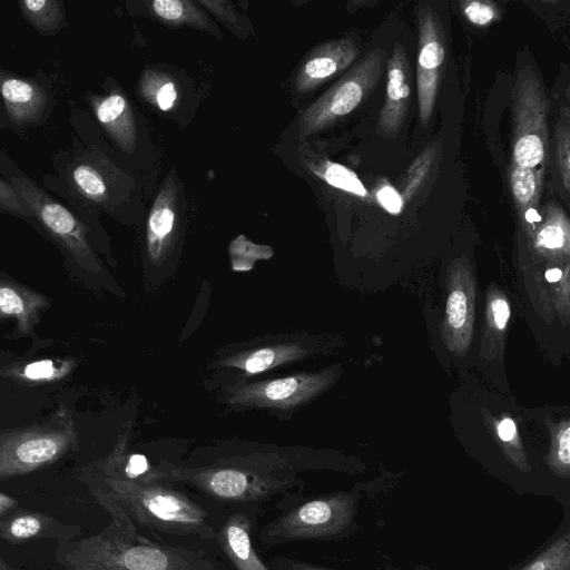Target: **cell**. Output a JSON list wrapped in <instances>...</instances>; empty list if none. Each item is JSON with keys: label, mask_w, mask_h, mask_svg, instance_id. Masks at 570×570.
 <instances>
[{"label": "cell", "mask_w": 570, "mask_h": 570, "mask_svg": "<svg viewBox=\"0 0 570 570\" xmlns=\"http://www.w3.org/2000/svg\"><path fill=\"white\" fill-rule=\"evenodd\" d=\"M386 71V95L377 128L382 136L394 137L404 124L411 96V69L405 49L399 42L393 48Z\"/></svg>", "instance_id": "12"}, {"label": "cell", "mask_w": 570, "mask_h": 570, "mask_svg": "<svg viewBox=\"0 0 570 570\" xmlns=\"http://www.w3.org/2000/svg\"><path fill=\"white\" fill-rule=\"evenodd\" d=\"M521 570H570V535L554 539L529 564Z\"/></svg>", "instance_id": "24"}, {"label": "cell", "mask_w": 570, "mask_h": 570, "mask_svg": "<svg viewBox=\"0 0 570 570\" xmlns=\"http://www.w3.org/2000/svg\"><path fill=\"white\" fill-rule=\"evenodd\" d=\"M445 58V39L439 17L430 8L419 13L416 85L420 121L426 126L432 116Z\"/></svg>", "instance_id": "9"}, {"label": "cell", "mask_w": 570, "mask_h": 570, "mask_svg": "<svg viewBox=\"0 0 570 570\" xmlns=\"http://www.w3.org/2000/svg\"><path fill=\"white\" fill-rule=\"evenodd\" d=\"M56 559L66 570H217L189 549L141 534L129 538L111 523L98 534L62 543Z\"/></svg>", "instance_id": "2"}, {"label": "cell", "mask_w": 570, "mask_h": 570, "mask_svg": "<svg viewBox=\"0 0 570 570\" xmlns=\"http://www.w3.org/2000/svg\"><path fill=\"white\" fill-rule=\"evenodd\" d=\"M547 209V222L538 233L537 242L548 249H558L563 247L567 240V218L562 208L557 205H550Z\"/></svg>", "instance_id": "27"}, {"label": "cell", "mask_w": 570, "mask_h": 570, "mask_svg": "<svg viewBox=\"0 0 570 570\" xmlns=\"http://www.w3.org/2000/svg\"><path fill=\"white\" fill-rule=\"evenodd\" d=\"M16 505V500L0 492V514L12 509Z\"/></svg>", "instance_id": "40"}, {"label": "cell", "mask_w": 570, "mask_h": 570, "mask_svg": "<svg viewBox=\"0 0 570 570\" xmlns=\"http://www.w3.org/2000/svg\"><path fill=\"white\" fill-rule=\"evenodd\" d=\"M561 276H562V272L559 268L549 269L546 273V278L550 283H554V282L559 281L561 278Z\"/></svg>", "instance_id": "42"}, {"label": "cell", "mask_w": 570, "mask_h": 570, "mask_svg": "<svg viewBox=\"0 0 570 570\" xmlns=\"http://www.w3.org/2000/svg\"><path fill=\"white\" fill-rule=\"evenodd\" d=\"M385 52L371 50L346 75L302 114L298 121V135L304 139L312 136L337 119L348 115L367 98L375 88L382 71Z\"/></svg>", "instance_id": "7"}, {"label": "cell", "mask_w": 570, "mask_h": 570, "mask_svg": "<svg viewBox=\"0 0 570 570\" xmlns=\"http://www.w3.org/2000/svg\"><path fill=\"white\" fill-rule=\"evenodd\" d=\"M77 449L72 413L60 405L41 424L0 431V480L52 464Z\"/></svg>", "instance_id": "4"}, {"label": "cell", "mask_w": 570, "mask_h": 570, "mask_svg": "<svg viewBox=\"0 0 570 570\" xmlns=\"http://www.w3.org/2000/svg\"><path fill=\"white\" fill-rule=\"evenodd\" d=\"M449 323L454 328L463 326L466 316V297L461 291H453L446 304Z\"/></svg>", "instance_id": "33"}, {"label": "cell", "mask_w": 570, "mask_h": 570, "mask_svg": "<svg viewBox=\"0 0 570 570\" xmlns=\"http://www.w3.org/2000/svg\"><path fill=\"white\" fill-rule=\"evenodd\" d=\"M141 92L144 97L156 105L160 110H170L177 99L175 83L155 72L146 73L141 80Z\"/></svg>", "instance_id": "26"}, {"label": "cell", "mask_w": 570, "mask_h": 570, "mask_svg": "<svg viewBox=\"0 0 570 570\" xmlns=\"http://www.w3.org/2000/svg\"><path fill=\"white\" fill-rule=\"evenodd\" d=\"M0 570H13L10 566H8L3 559L0 558Z\"/></svg>", "instance_id": "43"}, {"label": "cell", "mask_w": 570, "mask_h": 570, "mask_svg": "<svg viewBox=\"0 0 570 570\" xmlns=\"http://www.w3.org/2000/svg\"><path fill=\"white\" fill-rule=\"evenodd\" d=\"M305 351L294 344H276L232 355L223 365L257 374L281 364L301 358Z\"/></svg>", "instance_id": "18"}, {"label": "cell", "mask_w": 570, "mask_h": 570, "mask_svg": "<svg viewBox=\"0 0 570 570\" xmlns=\"http://www.w3.org/2000/svg\"><path fill=\"white\" fill-rule=\"evenodd\" d=\"M493 321L499 330H503L510 316L508 303L502 298H495L491 303Z\"/></svg>", "instance_id": "37"}, {"label": "cell", "mask_w": 570, "mask_h": 570, "mask_svg": "<svg viewBox=\"0 0 570 570\" xmlns=\"http://www.w3.org/2000/svg\"><path fill=\"white\" fill-rule=\"evenodd\" d=\"M558 472L560 476L568 473L570 464V428H567L559 438L557 448Z\"/></svg>", "instance_id": "35"}, {"label": "cell", "mask_w": 570, "mask_h": 570, "mask_svg": "<svg viewBox=\"0 0 570 570\" xmlns=\"http://www.w3.org/2000/svg\"><path fill=\"white\" fill-rule=\"evenodd\" d=\"M376 199L386 212L393 215L400 214L404 206L401 194L390 185H383L377 189Z\"/></svg>", "instance_id": "34"}, {"label": "cell", "mask_w": 570, "mask_h": 570, "mask_svg": "<svg viewBox=\"0 0 570 570\" xmlns=\"http://www.w3.org/2000/svg\"><path fill=\"white\" fill-rule=\"evenodd\" d=\"M460 6L466 19L479 27L489 26L499 18L498 8L490 1H461Z\"/></svg>", "instance_id": "31"}, {"label": "cell", "mask_w": 570, "mask_h": 570, "mask_svg": "<svg viewBox=\"0 0 570 570\" xmlns=\"http://www.w3.org/2000/svg\"><path fill=\"white\" fill-rule=\"evenodd\" d=\"M358 47L348 38L328 41L312 50L297 69L293 87L306 94L345 70L357 57Z\"/></svg>", "instance_id": "11"}, {"label": "cell", "mask_w": 570, "mask_h": 570, "mask_svg": "<svg viewBox=\"0 0 570 570\" xmlns=\"http://www.w3.org/2000/svg\"><path fill=\"white\" fill-rule=\"evenodd\" d=\"M315 171L328 185L337 189L344 190L361 198L368 197V191L357 175L341 164L326 160Z\"/></svg>", "instance_id": "25"}, {"label": "cell", "mask_w": 570, "mask_h": 570, "mask_svg": "<svg viewBox=\"0 0 570 570\" xmlns=\"http://www.w3.org/2000/svg\"><path fill=\"white\" fill-rule=\"evenodd\" d=\"M320 380L309 375H292L257 382L236 390L229 403L253 407L291 409L312 396Z\"/></svg>", "instance_id": "10"}, {"label": "cell", "mask_w": 570, "mask_h": 570, "mask_svg": "<svg viewBox=\"0 0 570 570\" xmlns=\"http://www.w3.org/2000/svg\"><path fill=\"white\" fill-rule=\"evenodd\" d=\"M10 183L28 206L31 216L85 269L97 272L98 262L88 244L85 226L63 205L55 200L22 174L11 175Z\"/></svg>", "instance_id": "8"}, {"label": "cell", "mask_w": 570, "mask_h": 570, "mask_svg": "<svg viewBox=\"0 0 570 570\" xmlns=\"http://www.w3.org/2000/svg\"><path fill=\"white\" fill-rule=\"evenodd\" d=\"M70 181L75 190L92 202H102L107 196V183L90 163L75 164L70 170Z\"/></svg>", "instance_id": "23"}, {"label": "cell", "mask_w": 570, "mask_h": 570, "mask_svg": "<svg viewBox=\"0 0 570 570\" xmlns=\"http://www.w3.org/2000/svg\"><path fill=\"white\" fill-rule=\"evenodd\" d=\"M151 10L156 17L169 24L208 26L205 14L186 0H155Z\"/></svg>", "instance_id": "21"}, {"label": "cell", "mask_w": 570, "mask_h": 570, "mask_svg": "<svg viewBox=\"0 0 570 570\" xmlns=\"http://www.w3.org/2000/svg\"><path fill=\"white\" fill-rule=\"evenodd\" d=\"M498 434L504 442H510L515 435V425L512 420L504 419L498 426Z\"/></svg>", "instance_id": "39"}, {"label": "cell", "mask_w": 570, "mask_h": 570, "mask_svg": "<svg viewBox=\"0 0 570 570\" xmlns=\"http://www.w3.org/2000/svg\"><path fill=\"white\" fill-rule=\"evenodd\" d=\"M278 464H226L200 469L168 468L149 474L151 481L188 483L223 503L257 504L288 492L297 480Z\"/></svg>", "instance_id": "3"}, {"label": "cell", "mask_w": 570, "mask_h": 570, "mask_svg": "<svg viewBox=\"0 0 570 570\" xmlns=\"http://www.w3.org/2000/svg\"><path fill=\"white\" fill-rule=\"evenodd\" d=\"M557 158L563 187H570V129L569 110L564 108L557 125Z\"/></svg>", "instance_id": "29"}, {"label": "cell", "mask_w": 570, "mask_h": 570, "mask_svg": "<svg viewBox=\"0 0 570 570\" xmlns=\"http://www.w3.org/2000/svg\"><path fill=\"white\" fill-rule=\"evenodd\" d=\"M177 214V186L169 178L158 193L147 220V252L155 263L166 257L174 243Z\"/></svg>", "instance_id": "13"}, {"label": "cell", "mask_w": 570, "mask_h": 570, "mask_svg": "<svg viewBox=\"0 0 570 570\" xmlns=\"http://www.w3.org/2000/svg\"><path fill=\"white\" fill-rule=\"evenodd\" d=\"M57 521L48 515L39 513H24L6 520L0 524V537L20 542L45 535Z\"/></svg>", "instance_id": "20"}, {"label": "cell", "mask_w": 570, "mask_h": 570, "mask_svg": "<svg viewBox=\"0 0 570 570\" xmlns=\"http://www.w3.org/2000/svg\"><path fill=\"white\" fill-rule=\"evenodd\" d=\"M71 371V362L53 360H39L23 365L17 372L19 377L27 381L41 382L60 380Z\"/></svg>", "instance_id": "28"}, {"label": "cell", "mask_w": 570, "mask_h": 570, "mask_svg": "<svg viewBox=\"0 0 570 570\" xmlns=\"http://www.w3.org/2000/svg\"><path fill=\"white\" fill-rule=\"evenodd\" d=\"M0 210L30 217L31 213L13 185L0 177Z\"/></svg>", "instance_id": "32"}, {"label": "cell", "mask_w": 570, "mask_h": 570, "mask_svg": "<svg viewBox=\"0 0 570 570\" xmlns=\"http://www.w3.org/2000/svg\"><path fill=\"white\" fill-rule=\"evenodd\" d=\"M546 90L529 65L518 72L512 90L513 164L531 168L542 179L548 155Z\"/></svg>", "instance_id": "5"}, {"label": "cell", "mask_w": 570, "mask_h": 570, "mask_svg": "<svg viewBox=\"0 0 570 570\" xmlns=\"http://www.w3.org/2000/svg\"><path fill=\"white\" fill-rule=\"evenodd\" d=\"M147 470L148 464L146 458L140 454H134L128 459L124 468V474L130 478H137Z\"/></svg>", "instance_id": "38"}, {"label": "cell", "mask_w": 570, "mask_h": 570, "mask_svg": "<svg viewBox=\"0 0 570 570\" xmlns=\"http://www.w3.org/2000/svg\"><path fill=\"white\" fill-rule=\"evenodd\" d=\"M435 151L432 148L424 150L412 164L401 194L403 200L410 199L429 173Z\"/></svg>", "instance_id": "30"}, {"label": "cell", "mask_w": 570, "mask_h": 570, "mask_svg": "<svg viewBox=\"0 0 570 570\" xmlns=\"http://www.w3.org/2000/svg\"><path fill=\"white\" fill-rule=\"evenodd\" d=\"M253 528V521L245 512H234L216 532L215 539L236 570H271L256 553Z\"/></svg>", "instance_id": "15"}, {"label": "cell", "mask_w": 570, "mask_h": 570, "mask_svg": "<svg viewBox=\"0 0 570 570\" xmlns=\"http://www.w3.org/2000/svg\"><path fill=\"white\" fill-rule=\"evenodd\" d=\"M523 215L525 220L530 224L539 223L541 220V216L537 212L535 207L529 208Z\"/></svg>", "instance_id": "41"}, {"label": "cell", "mask_w": 570, "mask_h": 570, "mask_svg": "<svg viewBox=\"0 0 570 570\" xmlns=\"http://www.w3.org/2000/svg\"><path fill=\"white\" fill-rule=\"evenodd\" d=\"M20 12L39 32L55 35L66 24V10L59 0H24L19 2Z\"/></svg>", "instance_id": "19"}, {"label": "cell", "mask_w": 570, "mask_h": 570, "mask_svg": "<svg viewBox=\"0 0 570 570\" xmlns=\"http://www.w3.org/2000/svg\"><path fill=\"white\" fill-rule=\"evenodd\" d=\"M89 489L111 501L136 527L203 540L216 537L202 505L160 482L125 475L114 460L105 464L99 481Z\"/></svg>", "instance_id": "1"}, {"label": "cell", "mask_w": 570, "mask_h": 570, "mask_svg": "<svg viewBox=\"0 0 570 570\" xmlns=\"http://www.w3.org/2000/svg\"><path fill=\"white\" fill-rule=\"evenodd\" d=\"M0 95L12 122L33 124L42 116L48 95L35 80L0 72Z\"/></svg>", "instance_id": "14"}, {"label": "cell", "mask_w": 570, "mask_h": 570, "mask_svg": "<svg viewBox=\"0 0 570 570\" xmlns=\"http://www.w3.org/2000/svg\"><path fill=\"white\" fill-rule=\"evenodd\" d=\"M353 515L354 499L351 494L315 498L267 523L261 529L258 538L266 547L333 538L351 525Z\"/></svg>", "instance_id": "6"}, {"label": "cell", "mask_w": 570, "mask_h": 570, "mask_svg": "<svg viewBox=\"0 0 570 570\" xmlns=\"http://www.w3.org/2000/svg\"><path fill=\"white\" fill-rule=\"evenodd\" d=\"M97 120L125 151L136 146L137 132L131 107L124 95L112 91L91 99Z\"/></svg>", "instance_id": "17"}, {"label": "cell", "mask_w": 570, "mask_h": 570, "mask_svg": "<svg viewBox=\"0 0 570 570\" xmlns=\"http://www.w3.org/2000/svg\"><path fill=\"white\" fill-rule=\"evenodd\" d=\"M48 306L41 293L0 278V318H14L19 334L29 335Z\"/></svg>", "instance_id": "16"}, {"label": "cell", "mask_w": 570, "mask_h": 570, "mask_svg": "<svg viewBox=\"0 0 570 570\" xmlns=\"http://www.w3.org/2000/svg\"><path fill=\"white\" fill-rule=\"evenodd\" d=\"M542 179L537 171L513 164L510 170V185L517 207L523 214L535 207Z\"/></svg>", "instance_id": "22"}, {"label": "cell", "mask_w": 570, "mask_h": 570, "mask_svg": "<svg viewBox=\"0 0 570 570\" xmlns=\"http://www.w3.org/2000/svg\"><path fill=\"white\" fill-rule=\"evenodd\" d=\"M274 563L279 570H337L288 558H276Z\"/></svg>", "instance_id": "36"}]
</instances>
